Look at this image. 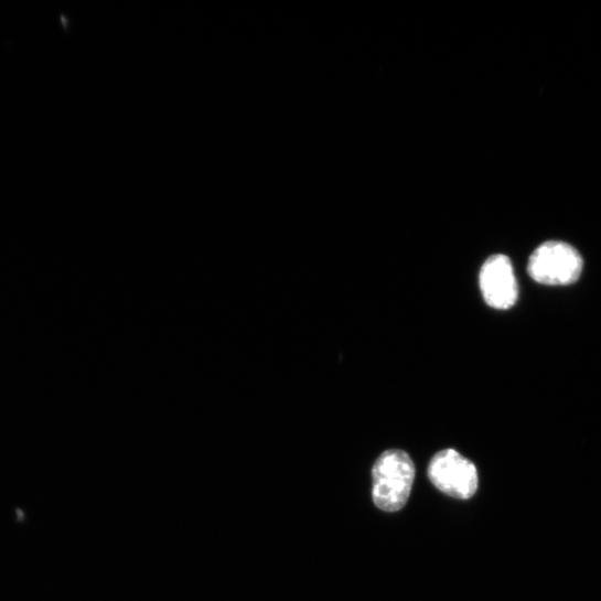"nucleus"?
I'll list each match as a JSON object with an SVG mask.
<instances>
[{"label": "nucleus", "mask_w": 601, "mask_h": 601, "mask_svg": "<svg viewBox=\"0 0 601 601\" xmlns=\"http://www.w3.org/2000/svg\"><path fill=\"white\" fill-rule=\"evenodd\" d=\"M481 293L496 310H509L518 300V282L511 259L496 255L486 260L479 276Z\"/></svg>", "instance_id": "20e7f679"}, {"label": "nucleus", "mask_w": 601, "mask_h": 601, "mask_svg": "<svg viewBox=\"0 0 601 601\" xmlns=\"http://www.w3.org/2000/svg\"><path fill=\"white\" fill-rule=\"evenodd\" d=\"M415 476V463L406 451H385L373 469L375 505L387 513L401 511L410 497Z\"/></svg>", "instance_id": "f257e3e1"}, {"label": "nucleus", "mask_w": 601, "mask_h": 601, "mask_svg": "<svg viewBox=\"0 0 601 601\" xmlns=\"http://www.w3.org/2000/svg\"><path fill=\"white\" fill-rule=\"evenodd\" d=\"M528 275L545 286H569L579 280L583 261L579 253L560 240H548L529 258Z\"/></svg>", "instance_id": "f03ea898"}, {"label": "nucleus", "mask_w": 601, "mask_h": 601, "mask_svg": "<svg viewBox=\"0 0 601 601\" xmlns=\"http://www.w3.org/2000/svg\"><path fill=\"white\" fill-rule=\"evenodd\" d=\"M428 475L436 489L452 498L470 500L477 491L475 465L454 449L434 454L429 463Z\"/></svg>", "instance_id": "7ed1b4c3"}]
</instances>
